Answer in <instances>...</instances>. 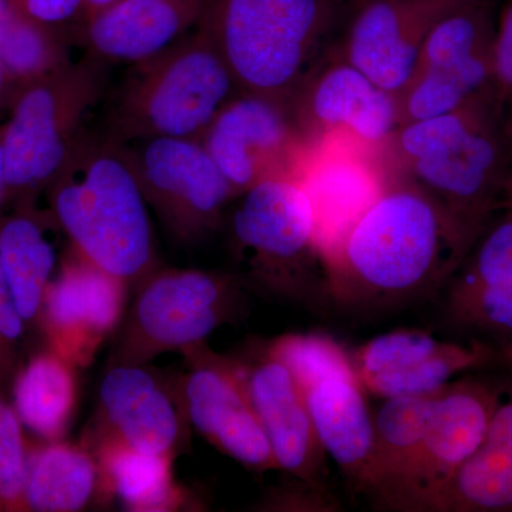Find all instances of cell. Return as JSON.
<instances>
[{
  "label": "cell",
  "instance_id": "obj_1",
  "mask_svg": "<svg viewBox=\"0 0 512 512\" xmlns=\"http://www.w3.org/2000/svg\"><path fill=\"white\" fill-rule=\"evenodd\" d=\"M476 239L416 185L390 183L330 265L328 292L349 305L409 301L453 279Z\"/></svg>",
  "mask_w": 512,
  "mask_h": 512
},
{
  "label": "cell",
  "instance_id": "obj_2",
  "mask_svg": "<svg viewBox=\"0 0 512 512\" xmlns=\"http://www.w3.org/2000/svg\"><path fill=\"white\" fill-rule=\"evenodd\" d=\"M46 192L77 255L128 286L156 269L146 198L126 146L109 133L83 128Z\"/></svg>",
  "mask_w": 512,
  "mask_h": 512
},
{
  "label": "cell",
  "instance_id": "obj_3",
  "mask_svg": "<svg viewBox=\"0 0 512 512\" xmlns=\"http://www.w3.org/2000/svg\"><path fill=\"white\" fill-rule=\"evenodd\" d=\"M390 143L406 181L474 237L504 210L512 141L494 90L450 113L403 124Z\"/></svg>",
  "mask_w": 512,
  "mask_h": 512
},
{
  "label": "cell",
  "instance_id": "obj_4",
  "mask_svg": "<svg viewBox=\"0 0 512 512\" xmlns=\"http://www.w3.org/2000/svg\"><path fill=\"white\" fill-rule=\"evenodd\" d=\"M336 0H204L197 28L239 93L288 101L315 66Z\"/></svg>",
  "mask_w": 512,
  "mask_h": 512
},
{
  "label": "cell",
  "instance_id": "obj_5",
  "mask_svg": "<svg viewBox=\"0 0 512 512\" xmlns=\"http://www.w3.org/2000/svg\"><path fill=\"white\" fill-rule=\"evenodd\" d=\"M237 84L210 39L197 28L160 55L133 64L110 116L121 143L147 138L201 140Z\"/></svg>",
  "mask_w": 512,
  "mask_h": 512
},
{
  "label": "cell",
  "instance_id": "obj_6",
  "mask_svg": "<svg viewBox=\"0 0 512 512\" xmlns=\"http://www.w3.org/2000/svg\"><path fill=\"white\" fill-rule=\"evenodd\" d=\"M106 63L87 55L19 86L2 127L5 202L35 204L47 190L100 99Z\"/></svg>",
  "mask_w": 512,
  "mask_h": 512
},
{
  "label": "cell",
  "instance_id": "obj_7",
  "mask_svg": "<svg viewBox=\"0 0 512 512\" xmlns=\"http://www.w3.org/2000/svg\"><path fill=\"white\" fill-rule=\"evenodd\" d=\"M231 242L245 281L279 298L328 291L311 205L292 177L268 178L237 197Z\"/></svg>",
  "mask_w": 512,
  "mask_h": 512
},
{
  "label": "cell",
  "instance_id": "obj_8",
  "mask_svg": "<svg viewBox=\"0 0 512 512\" xmlns=\"http://www.w3.org/2000/svg\"><path fill=\"white\" fill-rule=\"evenodd\" d=\"M136 286L107 367L146 366L200 345L237 315L241 302L238 279L218 272L156 268Z\"/></svg>",
  "mask_w": 512,
  "mask_h": 512
},
{
  "label": "cell",
  "instance_id": "obj_9",
  "mask_svg": "<svg viewBox=\"0 0 512 512\" xmlns=\"http://www.w3.org/2000/svg\"><path fill=\"white\" fill-rule=\"evenodd\" d=\"M301 386L323 450L357 488L369 461L373 414L352 357L322 335H284L266 348Z\"/></svg>",
  "mask_w": 512,
  "mask_h": 512
},
{
  "label": "cell",
  "instance_id": "obj_10",
  "mask_svg": "<svg viewBox=\"0 0 512 512\" xmlns=\"http://www.w3.org/2000/svg\"><path fill=\"white\" fill-rule=\"evenodd\" d=\"M494 33L490 0H471L441 19L397 96L400 126L450 113L493 92Z\"/></svg>",
  "mask_w": 512,
  "mask_h": 512
},
{
  "label": "cell",
  "instance_id": "obj_11",
  "mask_svg": "<svg viewBox=\"0 0 512 512\" xmlns=\"http://www.w3.org/2000/svg\"><path fill=\"white\" fill-rule=\"evenodd\" d=\"M500 394L477 380L444 386L416 453L399 476L376 495L377 507L433 512L458 470L483 444Z\"/></svg>",
  "mask_w": 512,
  "mask_h": 512
},
{
  "label": "cell",
  "instance_id": "obj_12",
  "mask_svg": "<svg viewBox=\"0 0 512 512\" xmlns=\"http://www.w3.org/2000/svg\"><path fill=\"white\" fill-rule=\"evenodd\" d=\"M123 144L147 204L173 237L194 242L221 224L237 194L201 140L160 137Z\"/></svg>",
  "mask_w": 512,
  "mask_h": 512
},
{
  "label": "cell",
  "instance_id": "obj_13",
  "mask_svg": "<svg viewBox=\"0 0 512 512\" xmlns=\"http://www.w3.org/2000/svg\"><path fill=\"white\" fill-rule=\"evenodd\" d=\"M201 143L237 197L268 178H295L312 148L288 101L248 93L235 94L222 107Z\"/></svg>",
  "mask_w": 512,
  "mask_h": 512
},
{
  "label": "cell",
  "instance_id": "obj_14",
  "mask_svg": "<svg viewBox=\"0 0 512 512\" xmlns=\"http://www.w3.org/2000/svg\"><path fill=\"white\" fill-rule=\"evenodd\" d=\"M289 100L296 127L312 147L336 136L366 148L387 146L400 127L397 96L342 56L312 69Z\"/></svg>",
  "mask_w": 512,
  "mask_h": 512
},
{
  "label": "cell",
  "instance_id": "obj_15",
  "mask_svg": "<svg viewBox=\"0 0 512 512\" xmlns=\"http://www.w3.org/2000/svg\"><path fill=\"white\" fill-rule=\"evenodd\" d=\"M181 353L190 366L181 383V403L195 429L242 466L278 470L239 362L212 352L205 342Z\"/></svg>",
  "mask_w": 512,
  "mask_h": 512
},
{
  "label": "cell",
  "instance_id": "obj_16",
  "mask_svg": "<svg viewBox=\"0 0 512 512\" xmlns=\"http://www.w3.org/2000/svg\"><path fill=\"white\" fill-rule=\"evenodd\" d=\"M348 137L325 138L313 146L295 174L313 218L316 245L326 271L336 261L350 232L390 185L382 168Z\"/></svg>",
  "mask_w": 512,
  "mask_h": 512
},
{
  "label": "cell",
  "instance_id": "obj_17",
  "mask_svg": "<svg viewBox=\"0 0 512 512\" xmlns=\"http://www.w3.org/2000/svg\"><path fill=\"white\" fill-rule=\"evenodd\" d=\"M128 288L70 248L47 286L40 311L53 352L76 369L92 365L101 345L120 326Z\"/></svg>",
  "mask_w": 512,
  "mask_h": 512
},
{
  "label": "cell",
  "instance_id": "obj_18",
  "mask_svg": "<svg viewBox=\"0 0 512 512\" xmlns=\"http://www.w3.org/2000/svg\"><path fill=\"white\" fill-rule=\"evenodd\" d=\"M471 0H363L343 42L346 62L399 96L434 26Z\"/></svg>",
  "mask_w": 512,
  "mask_h": 512
},
{
  "label": "cell",
  "instance_id": "obj_19",
  "mask_svg": "<svg viewBox=\"0 0 512 512\" xmlns=\"http://www.w3.org/2000/svg\"><path fill=\"white\" fill-rule=\"evenodd\" d=\"M483 343L447 342L423 330H394L369 340L352 357L367 393L382 399L439 392L464 370L484 365Z\"/></svg>",
  "mask_w": 512,
  "mask_h": 512
},
{
  "label": "cell",
  "instance_id": "obj_20",
  "mask_svg": "<svg viewBox=\"0 0 512 512\" xmlns=\"http://www.w3.org/2000/svg\"><path fill=\"white\" fill-rule=\"evenodd\" d=\"M99 414L84 444L120 441L134 450L175 456L183 441V403L146 366L107 367Z\"/></svg>",
  "mask_w": 512,
  "mask_h": 512
},
{
  "label": "cell",
  "instance_id": "obj_21",
  "mask_svg": "<svg viewBox=\"0 0 512 512\" xmlns=\"http://www.w3.org/2000/svg\"><path fill=\"white\" fill-rule=\"evenodd\" d=\"M239 366L278 470L325 490L326 453L298 380L266 349L254 362Z\"/></svg>",
  "mask_w": 512,
  "mask_h": 512
},
{
  "label": "cell",
  "instance_id": "obj_22",
  "mask_svg": "<svg viewBox=\"0 0 512 512\" xmlns=\"http://www.w3.org/2000/svg\"><path fill=\"white\" fill-rule=\"evenodd\" d=\"M204 0H117L84 22L89 55L137 64L160 55L198 25Z\"/></svg>",
  "mask_w": 512,
  "mask_h": 512
},
{
  "label": "cell",
  "instance_id": "obj_23",
  "mask_svg": "<svg viewBox=\"0 0 512 512\" xmlns=\"http://www.w3.org/2000/svg\"><path fill=\"white\" fill-rule=\"evenodd\" d=\"M433 512H512V393L500 394L483 444L458 470Z\"/></svg>",
  "mask_w": 512,
  "mask_h": 512
},
{
  "label": "cell",
  "instance_id": "obj_24",
  "mask_svg": "<svg viewBox=\"0 0 512 512\" xmlns=\"http://www.w3.org/2000/svg\"><path fill=\"white\" fill-rule=\"evenodd\" d=\"M99 467L97 494L116 498L127 510L137 512L174 511L184 504L185 495L173 476L174 456L150 454L111 439L84 444Z\"/></svg>",
  "mask_w": 512,
  "mask_h": 512
},
{
  "label": "cell",
  "instance_id": "obj_25",
  "mask_svg": "<svg viewBox=\"0 0 512 512\" xmlns=\"http://www.w3.org/2000/svg\"><path fill=\"white\" fill-rule=\"evenodd\" d=\"M47 220L32 204L20 205L0 222V264L25 322L39 318L47 286L55 278L57 248Z\"/></svg>",
  "mask_w": 512,
  "mask_h": 512
},
{
  "label": "cell",
  "instance_id": "obj_26",
  "mask_svg": "<svg viewBox=\"0 0 512 512\" xmlns=\"http://www.w3.org/2000/svg\"><path fill=\"white\" fill-rule=\"evenodd\" d=\"M440 392L384 399L373 416L372 451L357 491L375 498L399 476L429 429Z\"/></svg>",
  "mask_w": 512,
  "mask_h": 512
},
{
  "label": "cell",
  "instance_id": "obj_27",
  "mask_svg": "<svg viewBox=\"0 0 512 512\" xmlns=\"http://www.w3.org/2000/svg\"><path fill=\"white\" fill-rule=\"evenodd\" d=\"M99 485V467L89 448L64 441L33 451L28 457L25 500L28 510H83Z\"/></svg>",
  "mask_w": 512,
  "mask_h": 512
},
{
  "label": "cell",
  "instance_id": "obj_28",
  "mask_svg": "<svg viewBox=\"0 0 512 512\" xmlns=\"http://www.w3.org/2000/svg\"><path fill=\"white\" fill-rule=\"evenodd\" d=\"M76 367L50 350L33 357L15 383L20 421L47 441L62 440L77 403Z\"/></svg>",
  "mask_w": 512,
  "mask_h": 512
},
{
  "label": "cell",
  "instance_id": "obj_29",
  "mask_svg": "<svg viewBox=\"0 0 512 512\" xmlns=\"http://www.w3.org/2000/svg\"><path fill=\"white\" fill-rule=\"evenodd\" d=\"M0 62L22 86L70 59L59 30L30 18L16 0H0Z\"/></svg>",
  "mask_w": 512,
  "mask_h": 512
},
{
  "label": "cell",
  "instance_id": "obj_30",
  "mask_svg": "<svg viewBox=\"0 0 512 512\" xmlns=\"http://www.w3.org/2000/svg\"><path fill=\"white\" fill-rule=\"evenodd\" d=\"M18 413L0 399V510H28V457Z\"/></svg>",
  "mask_w": 512,
  "mask_h": 512
},
{
  "label": "cell",
  "instance_id": "obj_31",
  "mask_svg": "<svg viewBox=\"0 0 512 512\" xmlns=\"http://www.w3.org/2000/svg\"><path fill=\"white\" fill-rule=\"evenodd\" d=\"M451 308L467 325L512 336V281L490 288L451 291Z\"/></svg>",
  "mask_w": 512,
  "mask_h": 512
},
{
  "label": "cell",
  "instance_id": "obj_32",
  "mask_svg": "<svg viewBox=\"0 0 512 512\" xmlns=\"http://www.w3.org/2000/svg\"><path fill=\"white\" fill-rule=\"evenodd\" d=\"M493 87L501 120L512 141V0L508 2L494 33Z\"/></svg>",
  "mask_w": 512,
  "mask_h": 512
},
{
  "label": "cell",
  "instance_id": "obj_33",
  "mask_svg": "<svg viewBox=\"0 0 512 512\" xmlns=\"http://www.w3.org/2000/svg\"><path fill=\"white\" fill-rule=\"evenodd\" d=\"M23 325L25 320L16 308L0 264V376L8 372L12 363L13 346L22 336Z\"/></svg>",
  "mask_w": 512,
  "mask_h": 512
},
{
  "label": "cell",
  "instance_id": "obj_34",
  "mask_svg": "<svg viewBox=\"0 0 512 512\" xmlns=\"http://www.w3.org/2000/svg\"><path fill=\"white\" fill-rule=\"evenodd\" d=\"M16 2L30 18L57 30L74 19H86V0H16Z\"/></svg>",
  "mask_w": 512,
  "mask_h": 512
},
{
  "label": "cell",
  "instance_id": "obj_35",
  "mask_svg": "<svg viewBox=\"0 0 512 512\" xmlns=\"http://www.w3.org/2000/svg\"><path fill=\"white\" fill-rule=\"evenodd\" d=\"M19 86L12 79L6 67L0 62V111L8 110Z\"/></svg>",
  "mask_w": 512,
  "mask_h": 512
},
{
  "label": "cell",
  "instance_id": "obj_36",
  "mask_svg": "<svg viewBox=\"0 0 512 512\" xmlns=\"http://www.w3.org/2000/svg\"><path fill=\"white\" fill-rule=\"evenodd\" d=\"M116 2L117 0H86V19H84V22L92 18L96 13H99L100 10L109 8V6Z\"/></svg>",
  "mask_w": 512,
  "mask_h": 512
},
{
  "label": "cell",
  "instance_id": "obj_37",
  "mask_svg": "<svg viewBox=\"0 0 512 512\" xmlns=\"http://www.w3.org/2000/svg\"><path fill=\"white\" fill-rule=\"evenodd\" d=\"M5 204V154H3L2 127H0V208Z\"/></svg>",
  "mask_w": 512,
  "mask_h": 512
},
{
  "label": "cell",
  "instance_id": "obj_38",
  "mask_svg": "<svg viewBox=\"0 0 512 512\" xmlns=\"http://www.w3.org/2000/svg\"><path fill=\"white\" fill-rule=\"evenodd\" d=\"M504 208H505V210L512 211V174H511V177L508 178L507 185H505Z\"/></svg>",
  "mask_w": 512,
  "mask_h": 512
},
{
  "label": "cell",
  "instance_id": "obj_39",
  "mask_svg": "<svg viewBox=\"0 0 512 512\" xmlns=\"http://www.w3.org/2000/svg\"><path fill=\"white\" fill-rule=\"evenodd\" d=\"M356 3L363 2V0H355Z\"/></svg>",
  "mask_w": 512,
  "mask_h": 512
},
{
  "label": "cell",
  "instance_id": "obj_40",
  "mask_svg": "<svg viewBox=\"0 0 512 512\" xmlns=\"http://www.w3.org/2000/svg\"><path fill=\"white\" fill-rule=\"evenodd\" d=\"M511 357H512V350H511Z\"/></svg>",
  "mask_w": 512,
  "mask_h": 512
}]
</instances>
